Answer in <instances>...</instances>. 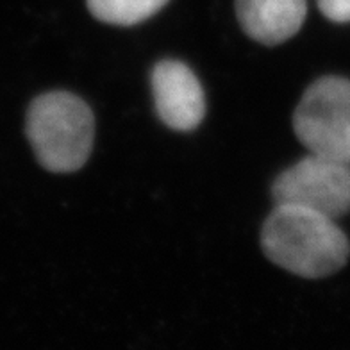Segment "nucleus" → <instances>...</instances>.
I'll return each mask as SVG.
<instances>
[{"instance_id":"423d86ee","label":"nucleus","mask_w":350,"mask_h":350,"mask_svg":"<svg viewBox=\"0 0 350 350\" xmlns=\"http://www.w3.org/2000/svg\"><path fill=\"white\" fill-rule=\"evenodd\" d=\"M236 14L254 42L273 46L299 33L308 4L306 0H236Z\"/></svg>"},{"instance_id":"39448f33","label":"nucleus","mask_w":350,"mask_h":350,"mask_svg":"<svg viewBox=\"0 0 350 350\" xmlns=\"http://www.w3.org/2000/svg\"><path fill=\"white\" fill-rule=\"evenodd\" d=\"M152 95L157 115L174 131H193L206 116L200 81L180 61L165 59L154 66Z\"/></svg>"},{"instance_id":"0eeeda50","label":"nucleus","mask_w":350,"mask_h":350,"mask_svg":"<svg viewBox=\"0 0 350 350\" xmlns=\"http://www.w3.org/2000/svg\"><path fill=\"white\" fill-rule=\"evenodd\" d=\"M168 0H88L97 20L111 25H136L161 11Z\"/></svg>"},{"instance_id":"f03ea898","label":"nucleus","mask_w":350,"mask_h":350,"mask_svg":"<svg viewBox=\"0 0 350 350\" xmlns=\"http://www.w3.org/2000/svg\"><path fill=\"white\" fill-rule=\"evenodd\" d=\"M25 129L40 165L54 174L77 172L92 154L95 118L86 102L68 92L34 98Z\"/></svg>"},{"instance_id":"6e6552de","label":"nucleus","mask_w":350,"mask_h":350,"mask_svg":"<svg viewBox=\"0 0 350 350\" xmlns=\"http://www.w3.org/2000/svg\"><path fill=\"white\" fill-rule=\"evenodd\" d=\"M318 8L332 22H350V0H318Z\"/></svg>"},{"instance_id":"f257e3e1","label":"nucleus","mask_w":350,"mask_h":350,"mask_svg":"<svg viewBox=\"0 0 350 350\" xmlns=\"http://www.w3.org/2000/svg\"><path fill=\"white\" fill-rule=\"evenodd\" d=\"M262 252L277 267L320 279L345 267L350 245L334 220L290 204H275L261 230Z\"/></svg>"},{"instance_id":"7ed1b4c3","label":"nucleus","mask_w":350,"mask_h":350,"mask_svg":"<svg viewBox=\"0 0 350 350\" xmlns=\"http://www.w3.org/2000/svg\"><path fill=\"white\" fill-rule=\"evenodd\" d=\"M299 142L311 154L350 166V81L322 77L306 90L293 115Z\"/></svg>"},{"instance_id":"20e7f679","label":"nucleus","mask_w":350,"mask_h":350,"mask_svg":"<svg viewBox=\"0 0 350 350\" xmlns=\"http://www.w3.org/2000/svg\"><path fill=\"white\" fill-rule=\"evenodd\" d=\"M275 204H290L336 220L350 213V166L309 154L282 172L272 186Z\"/></svg>"}]
</instances>
